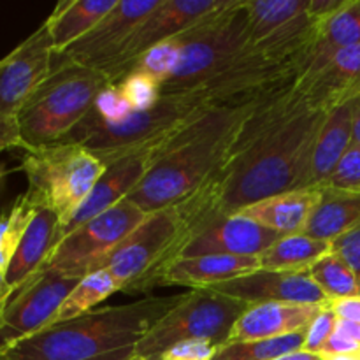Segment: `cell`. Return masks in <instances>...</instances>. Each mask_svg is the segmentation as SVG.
I'll return each mask as SVG.
<instances>
[{"label": "cell", "instance_id": "6da1fadb", "mask_svg": "<svg viewBox=\"0 0 360 360\" xmlns=\"http://www.w3.org/2000/svg\"><path fill=\"white\" fill-rule=\"evenodd\" d=\"M327 115L329 111L304 101L248 148L229 158L192 195L172 206L179 221L178 238L155 271L178 259L195 236L217 221L269 197L309 188L313 150Z\"/></svg>", "mask_w": 360, "mask_h": 360}, {"label": "cell", "instance_id": "7a4b0ae2", "mask_svg": "<svg viewBox=\"0 0 360 360\" xmlns=\"http://www.w3.org/2000/svg\"><path fill=\"white\" fill-rule=\"evenodd\" d=\"M260 98L217 105L188 123L155 153L146 176L127 199L151 214L192 195L232 157L239 130Z\"/></svg>", "mask_w": 360, "mask_h": 360}, {"label": "cell", "instance_id": "3957f363", "mask_svg": "<svg viewBox=\"0 0 360 360\" xmlns=\"http://www.w3.org/2000/svg\"><path fill=\"white\" fill-rule=\"evenodd\" d=\"M185 294L91 309L0 350V360H132L139 341Z\"/></svg>", "mask_w": 360, "mask_h": 360}, {"label": "cell", "instance_id": "277c9868", "mask_svg": "<svg viewBox=\"0 0 360 360\" xmlns=\"http://www.w3.org/2000/svg\"><path fill=\"white\" fill-rule=\"evenodd\" d=\"M213 105L199 94L162 95L148 111L132 112L120 123H105L88 112L60 143L86 148L108 167L120 158L136 153H158L179 130Z\"/></svg>", "mask_w": 360, "mask_h": 360}, {"label": "cell", "instance_id": "5b68a950", "mask_svg": "<svg viewBox=\"0 0 360 360\" xmlns=\"http://www.w3.org/2000/svg\"><path fill=\"white\" fill-rule=\"evenodd\" d=\"M179 60L160 86L162 95L199 90L217 74L253 49L245 0H225L224 6L174 37Z\"/></svg>", "mask_w": 360, "mask_h": 360}, {"label": "cell", "instance_id": "8992f818", "mask_svg": "<svg viewBox=\"0 0 360 360\" xmlns=\"http://www.w3.org/2000/svg\"><path fill=\"white\" fill-rule=\"evenodd\" d=\"M109 84L108 76L97 69L77 63H55L48 79L16 116L23 150L65 139Z\"/></svg>", "mask_w": 360, "mask_h": 360}, {"label": "cell", "instance_id": "52a82bcc", "mask_svg": "<svg viewBox=\"0 0 360 360\" xmlns=\"http://www.w3.org/2000/svg\"><path fill=\"white\" fill-rule=\"evenodd\" d=\"M21 171L28 181L25 195L37 210L53 211L63 227L90 195L105 165L79 144L56 143L23 150Z\"/></svg>", "mask_w": 360, "mask_h": 360}, {"label": "cell", "instance_id": "ba28073f", "mask_svg": "<svg viewBox=\"0 0 360 360\" xmlns=\"http://www.w3.org/2000/svg\"><path fill=\"white\" fill-rule=\"evenodd\" d=\"M248 304L211 288L185 292L174 309L167 313L136 348V357L160 359L172 347L186 341H204L217 348L229 343L232 329Z\"/></svg>", "mask_w": 360, "mask_h": 360}, {"label": "cell", "instance_id": "9c48e42d", "mask_svg": "<svg viewBox=\"0 0 360 360\" xmlns=\"http://www.w3.org/2000/svg\"><path fill=\"white\" fill-rule=\"evenodd\" d=\"M148 214L141 207L123 199L105 213L86 221L62 239L49 255L42 269L58 271L74 278H84L130 234Z\"/></svg>", "mask_w": 360, "mask_h": 360}, {"label": "cell", "instance_id": "30bf717a", "mask_svg": "<svg viewBox=\"0 0 360 360\" xmlns=\"http://www.w3.org/2000/svg\"><path fill=\"white\" fill-rule=\"evenodd\" d=\"M178 214L172 207L148 214L146 220L130 232L95 271H108L118 283L120 292H125L139 278L160 266L178 238Z\"/></svg>", "mask_w": 360, "mask_h": 360}, {"label": "cell", "instance_id": "8fae6325", "mask_svg": "<svg viewBox=\"0 0 360 360\" xmlns=\"http://www.w3.org/2000/svg\"><path fill=\"white\" fill-rule=\"evenodd\" d=\"M224 4L225 0H162L160 6L134 30L120 55L101 72L108 76L111 84L120 83L144 53L181 35Z\"/></svg>", "mask_w": 360, "mask_h": 360}, {"label": "cell", "instance_id": "7c38bea8", "mask_svg": "<svg viewBox=\"0 0 360 360\" xmlns=\"http://www.w3.org/2000/svg\"><path fill=\"white\" fill-rule=\"evenodd\" d=\"M79 278L42 269L14 294L0 316V350L51 326L56 311Z\"/></svg>", "mask_w": 360, "mask_h": 360}, {"label": "cell", "instance_id": "4fadbf2b", "mask_svg": "<svg viewBox=\"0 0 360 360\" xmlns=\"http://www.w3.org/2000/svg\"><path fill=\"white\" fill-rule=\"evenodd\" d=\"M55 67V48L46 23L0 60V115H20Z\"/></svg>", "mask_w": 360, "mask_h": 360}, {"label": "cell", "instance_id": "5bb4252c", "mask_svg": "<svg viewBox=\"0 0 360 360\" xmlns=\"http://www.w3.org/2000/svg\"><path fill=\"white\" fill-rule=\"evenodd\" d=\"M162 0H118L86 35L55 56V63H77L102 70L120 55L141 21L150 16Z\"/></svg>", "mask_w": 360, "mask_h": 360}, {"label": "cell", "instance_id": "9a60e30c", "mask_svg": "<svg viewBox=\"0 0 360 360\" xmlns=\"http://www.w3.org/2000/svg\"><path fill=\"white\" fill-rule=\"evenodd\" d=\"M260 269L259 257H234V255H200L181 257L162 269L139 278L125 292H150L160 287H188L211 288L218 283L246 276Z\"/></svg>", "mask_w": 360, "mask_h": 360}, {"label": "cell", "instance_id": "2e32d148", "mask_svg": "<svg viewBox=\"0 0 360 360\" xmlns=\"http://www.w3.org/2000/svg\"><path fill=\"white\" fill-rule=\"evenodd\" d=\"M211 290L238 299L248 306L264 304V302H290V304L329 302L308 271L295 273V271L259 269L246 276L214 285Z\"/></svg>", "mask_w": 360, "mask_h": 360}, {"label": "cell", "instance_id": "e0dca14e", "mask_svg": "<svg viewBox=\"0 0 360 360\" xmlns=\"http://www.w3.org/2000/svg\"><path fill=\"white\" fill-rule=\"evenodd\" d=\"M295 88L309 105L323 111L360 97V46L340 49L320 65L306 69Z\"/></svg>", "mask_w": 360, "mask_h": 360}, {"label": "cell", "instance_id": "ac0fdd59", "mask_svg": "<svg viewBox=\"0 0 360 360\" xmlns=\"http://www.w3.org/2000/svg\"><path fill=\"white\" fill-rule=\"evenodd\" d=\"M151 162H153V153H136L108 165L104 174L95 183L90 195L83 200L70 220L63 227H60L58 243L70 232L83 227L86 221L94 220L95 217L105 213L123 199H127L129 193L143 181Z\"/></svg>", "mask_w": 360, "mask_h": 360}, {"label": "cell", "instance_id": "d6986e66", "mask_svg": "<svg viewBox=\"0 0 360 360\" xmlns=\"http://www.w3.org/2000/svg\"><path fill=\"white\" fill-rule=\"evenodd\" d=\"M283 238L278 232L234 214L217 221L200 232L183 248L181 257L200 255H234V257H260L271 245Z\"/></svg>", "mask_w": 360, "mask_h": 360}, {"label": "cell", "instance_id": "ffe728a7", "mask_svg": "<svg viewBox=\"0 0 360 360\" xmlns=\"http://www.w3.org/2000/svg\"><path fill=\"white\" fill-rule=\"evenodd\" d=\"M326 304H290V302H264L248 306L232 329L229 343L262 341L306 333Z\"/></svg>", "mask_w": 360, "mask_h": 360}, {"label": "cell", "instance_id": "44dd1931", "mask_svg": "<svg viewBox=\"0 0 360 360\" xmlns=\"http://www.w3.org/2000/svg\"><path fill=\"white\" fill-rule=\"evenodd\" d=\"M360 111V97L352 98L345 104L329 111L319 137L311 158L309 188H319L326 183L354 144V125Z\"/></svg>", "mask_w": 360, "mask_h": 360}, {"label": "cell", "instance_id": "7402d4cb", "mask_svg": "<svg viewBox=\"0 0 360 360\" xmlns=\"http://www.w3.org/2000/svg\"><path fill=\"white\" fill-rule=\"evenodd\" d=\"M58 229L60 220L53 211L37 210L7 267L6 281L14 294L41 273L58 243Z\"/></svg>", "mask_w": 360, "mask_h": 360}, {"label": "cell", "instance_id": "603a6c76", "mask_svg": "<svg viewBox=\"0 0 360 360\" xmlns=\"http://www.w3.org/2000/svg\"><path fill=\"white\" fill-rule=\"evenodd\" d=\"M322 190L304 188L281 193L243 210L241 217L250 218L281 236L304 234L313 211L319 206Z\"/></svg>", "mask_w": 360, "mask_h": 360}, {"label": "cell", "instance_id": "cb8c5ba5", "mask_svg": "<svg viewBox=\"0 0 360 360\" xmlns=\"http://www.w3.org/2000/svg\"><path fill=\"white\" fill-rule=\"evenodd\" d=\"M118 0H65L44 21L53 39L55 56L86 35Z\"/></svg>", "mask_w": 360, "mask_h": 360}, {"label": "cell", "instance_id": "d4e9b609", "mask_svg": "<svg viewBox=\"0 0 360 360\" xmlns=\"http://www.w3.org/2000/svg\"><path fill=\"white\" fill-rule=\"evenodd\" d=\"M322 190L304 234L333 243L360 225V190Z\"/></svg>", "mask_w": 360, "mask_h": 360}, {"label": "cell", "instance_id": "484cf974", "mask_svg": "<svg viewBox=\"0 0 360 360\" xmlns=\"http://www.w3.org/2000/svg\"><path fill=\"white\" fill-rule=\"evenodd\" d=\"M333 250V243L308 234L283 236L271 245L260 259V269L267 271H308L315 262Z\"/></svg>", "mask_w": 360, "mask_h": 360}, {"label": "cell", "instance_id": "4316f807", "mask_svg": "<svg viewBox=\"0 0 360 360\" xmlns=\"http://www.w3.org/2000/svg\"><path fill=\"white\" fill-rule=\"evenodd\" d=\"M360 46V0H347L341 9L322 20L309 67L326 62L340 49Z\"/></svg>", "mask_w": 360, "mask_h": 360}, {"label": "cell", "instance_id": "83f0119b", "mask_svg": "<svg viewBox=\"0 0 360 360\" xmlns=\"http://www.w3.org/2000/svg\"><path fill=\"white\" fill-rule=\"evenodd\" d=\"M309 7V0H245L253 48L294 23Z\"/></svg>", "mask_w": 360, "mask_h": 360}, {"label": "cell", "instance_id": "f1b7e54d", "mask_svg": "<svg viewBox=\"0 0 360 360\" xmlns=\"http://www.w3.org/2000/svg\"><path fill=\"white\" fill-rule=\"evenodd\" d=\"M115 292H120V287L108 271H95V273L86 274L77 281L76 287L62 302L51 326L69 322V320L91 311V308H95L98 302L105 301Z\"/></svg>", "mask_w": 360, "mask_h": 360}, {"label": "cell", "instance_id": "f546056e", "mask_svg": "<svg viewBox=\"0 0 360 360\" xmlns=\"http://www.w3.org/2000/svg\"><path fill=\"white\" fill-rule=\"evenodd\" d=\"M308 273L329 301L360 295V287L354 271L333 250L319 262L313 264Z\"/></svg>", "mask_w": 360, "mask_h": 360}, {"label": "cell", "instance_id": "4dcf8cb0", "mask_svg": "<svg viewBox=\"0 0 360 360\" xmlns=\"http://www.w3.org/2000/svg\"><path fill=\"white\" fill-rule=\"evenodd\" d=\"M306 333L262 341H243L218 348L211 360H276L304 348Z\"/></svg>", "mask_w": 360, "mask_h": 360}, {"label": "cell", "instance_id": "1f68e13d", "mask_svg": "<svg viewBox=\"0 0 360 360\" xmlns=\"http://www.w3.org/2000/svg\"><path fill=\"white\" fill-rule=\"evenodd\" d=\"M35 213L37 207L23 193L14 200L9 210H4L0 214V273L4 276Z\"/></svg>", "mask_w": 360, "mask_h": 360}, {"label": "cell", "instance_id": "d6a6232c", "mask_svg": "<svg viewBox=\"0 0 360 360\" xmlns=\"http://www.w3.org/2000/svg\"><path fill=\"white\" fill-rule=\"evenodd\" d=\"M179 60V44L171 39L167 42H162V44L155 46L150 51L144 53L136 63H134L132 69L129 72H141L144 76H150L151 79H155L157 83L167 81L171 77V74L174 72L176 65H178Z\"/></svg>", "mask_w": 360, "mask_h": 360}, {"label": "cell", "instance_id": "836d02e7", "mask_svg": "<svg viewBox=\"0 0 360 360\" xmlns=\"http://www.w3.org/2000/svg\"><path fill=\"white\" fill-rule=\"evenodd\" d=\"M115 86H118L122 90V94L125 95L129 104L132 105L134 112L148 111L162 97L160 83H157L150 76H144L141 72H129Z\"/></svg>", "mask_w": 360, "mask_h": 360}, {"label": "cell", "instance_id": "e575fe53", "mask_svg": "<svg viewBox=\"0 0 360 360\" xmlns=\"http://www.w3.org/2000/svg\"><path fill=\"white\" fill-rule=\"evenodd\" d=\"M90 112L95 118L101 120V122L120 123L129 118L134 112V109L125 98V95L122 94V90L118 86H115V84H109L108 88H104L98 94L97 101H95Z\"/></svg>", "mask_w": 360, "mask_h": 360}, {"label": "cell", "instance_id": "d590c367", "mask_svg": "<svg viewBox=\"0 0 360 360\" xmlns=\"http://www.w3.org/2000/svg\"><path fill=\"white\" fill-rule=\"evenodd\" d=\"M319 188L360 190V148L352 144L333 174Z\"/></svg>", "mask_w": 360, "mask_h": 360}, {"label": "cell", "instance_id": "8d00e7d4", "mask_svg": "<svg viewBox=\"0 0 360 360\" xmlns=\"http://www.w3.org/2000/svg\"><path fill=\"white\" fill-rule=\"evenodd\" d=\"M336 315L329 309V306L326 304V308L322 309L319 316L313 320V323L309 326V329L306 330L304 338V352H311V354H320V350L323 348V345L329 341V338L333 336L334 330H336Z\"/></svg>", "mask_w": 360, "mask_h": 360}, {"label": "cell", "instance_id": "74e56055", "mask_svg": "<svg viewBox=\"0 0 360 360\" xmlns=\"http://www.w3.org/2000/svg\"><path fill=\"white\" fill-rule=\"evenodd\" d=\"M333 252H336L348 264V267L354 271L360 287V225L334 239Z\"/></svg>", "mask_w": 360, "mask_h": 360}, {"label": "cell", "instance_id": "f35d334b", "mask_svg": "<svg viewBox=\"0 0 360 360\" xmlns=\"http://www.w3.org/2000/svg\"><path fill=\"white\" fill-rule=\"evenodd\" d=\"M218 348L204 341H186L165 352L160 360H211Z\"/></svg>", "mask_w": 360, "mask_h": 360}, {"label": "cell", "instance_id": "ab89813d", "mask_svg": "<svg viewBox=\"0 0 360 360\" xmlns=\"http://www.w3.org/2000/svg\"><path fill=\"white\" fill-rule=\"evenodd\" d=\"M11 148H25L20 125L14 116L0 115V153Z\"/></svg>", "mask_w": 360, "mask_h": 360}, {"label": "cell", "instance_id": "60d3db41", "mask_svg": "<svg viewBox=\"0 0 360 360\" xmlns=\"http://www.w3.org/2000/svg\"><path fill=\"white\" fill-rule=\"evenodd\" d=\"M327 306L336 315L338 320H348V322L360 323V295L334 299V301L327 302Z\"/></svg>", "mask_w": 360, "mask_h": 360}, {"label": "cell", "instance_id": "b9f144b4", "mask_svg": "<svg viewBox=\"0 0 360 360\" xmlns=\"http://www.w3.org/2000/svg\"><path fill=\"white\" fill-rule=\"evenodd\" d=\"M320 355H323V357H329V355H360V343L340 336V334H333L320 350Z\"/></svg>", "mask_w": 360, "mask_h": 360}, {"label": "cell", "instance_id": "7bdbcfd3", "mask_svg": "<svg viewBox=\"0 0 360 360\" xmlns=\"http://www.w3.org/2000/svg\"><path fill=\"white\" fill-rule=\"evenodd\" d=\"M334 334H340V336H345L348 340L360 343V323L348 322V320H338Z\"/></svg>", "mask_w": 360, "mask_h": 360}, {"label": "cell", "instance_id": "ee69618b", "mask_svg": "<svg viewBox=\"0 0 360 360\" xmlns=\"http://www.w3.org/2000/svg\"><path fill=\"white\" fill-rule=\"evenodd\" d=\"M14 297V292L11 290V287L7 285L6 281V276H4L2 273H0V316L4 315V311H6L7 304L11 302V299Z\"/></svg>", "mask_w": 360, "mask_h": 360}, {"label": "cell", "instance_id": "f6af8a7d", "mask_svg": "<svg viewBox=\"0 0 360 360\" xmlns=\"http://www.w3.org/2000/svg\"><path fill=\"white\" fill-rule=\"evenodd\" d=\"M276 360H323V357L320 354H311V352H294V354L283 355V357L276 359Z\"/></svg>", "mask_w": 360, "mask_h": 360}, {"label": "cell", "instance_id": "bcb514c9", "mask_svg": "<svg viewBox=\"0 0 360 360\" xmlns=\"http://www.w3.org/2000/svg\"><path fill=\"white\" fill-rule=\"evenodd\" d=\"M354 144L360 148V111L355 118V125H354Z\"/></svg>", "mask_w": 360, "mask_h": 360}, {"label": "cell", "instance_id": "7dc6e473", "mask_svg": "<svg viewBox=\"0 0 360 360\" xmlns=\"http://www.w3.org/2000/svg\"><path fill=\"white\" fill-rule=\"evenodd\" d=\"M323 360H360V355H329V357H323Z\"/></svg>", "mask_w": 360, "mask_h": 360}, {"label": "cell", "instance_id": "c3c4849f", "mask_svg": "<svg viewBox=\"0 0 360 360\" xmlns=\"http://www.w3.org/2000/svg\"><path fill=\"white\" fill-rule=\"evenodd\" d=\"M132 360H160V359H141V357H134Z\"/></svg>", "mask_w": 360, "mask_h": 360}]
</instances>
